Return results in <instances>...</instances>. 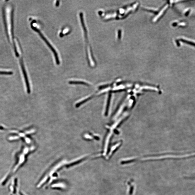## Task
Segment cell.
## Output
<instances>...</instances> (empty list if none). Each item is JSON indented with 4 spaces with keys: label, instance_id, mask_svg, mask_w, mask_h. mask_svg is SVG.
<instances>
[{
    "label": "cell",
    "instance_id": "obj_1",
    "mask_svg": "<svg viewBox=\"0 0 195 195\" xmlns=\"http://www.w3.org/2000/svg\"><path fill=\"white\" fill-rule=\"evenodd\" d=\"M32 28H33V29H34L35 30V31H37V33H38V34H39V35L41 36V37L42 38L43 40L45 42V43H46V44L48 45V47H49V48H50V49L51 50V51L53 52V54H54V55L55 57L56 63L57 65H59V64H60V61H59V57H58V54H57L56 51L55 50V49L54 48L52 47V45H51V44H50V43H49V42H48V41L47 40V39H46V38L44 37V36L42 35V33H41V32L39 30H38V29H37L35 27H32Z\"/></svg>",
    "mask_w": 195,
    "mask_h": 195
},
{
    "label": "cell",
    "instance_id": "obj_2",
    "mask_svg": "<svg viewBox=\"0 0 195 195\" xmlns=\"http://www.w3.org/2000/svg\"><path fill=\"white\" fill-rule=\"evenodd\" d=\"M22 70H23V74L24 76L25 79V82L26 83V85L27 87V92L29 94L30 92V85H29V82L28 80V77H27V74H26L25 70L24 67H22Z\"/></svg>",
    "mask_w": 195,
    "mask_h": 195
},
{
    "label": "cell",
    "instance_id": "obj_3",
    "mask_svg": "<svg viewBox=\"0 0 195 195\" xmlns=\"http://www.w3.org/2000/svg\"><path fill=\"white\" fill-rule=\"evenodd\" d=\"M70 84H82L84 85H89V84L86 82H83L81 81H71L69 82Z\"/></svg>",
    "mask_w": 195,
    "mask_h": 195
},
{
    "label": "cell",
    "instance_id": "obj_4",
    "mask_svg": "<svg viewBox=\"0 0 195 195\" xmlns=\"http://www.w3.org/2000/svg\"><path fill=\"white\" fill-rule=\"evenodd\" d=\"M12 73V72H3V71H0V74H11Z\"/></svg>",
    "mask_w": 195,
    "mask_h": 195
},
{
    "label": "cell",
    "instance_id": "obj_5",
    "mask_svg": "<svg viewBox=\"0 0 195 195\" xmlns=\"http://www.w3.org/2000/svg\"><path fill=\"white\" fill-rule=\"evenodd\" d=\"M52 187H64V185L61 184H56L52 186Z\"/></svg>",
    "mask_w": 195,
    "mask_h": 195
}]
</instances>
